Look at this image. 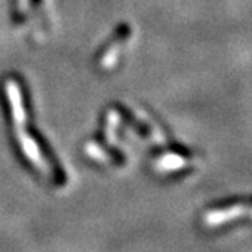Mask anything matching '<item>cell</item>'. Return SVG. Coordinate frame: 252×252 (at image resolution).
Returning a JSON list of instances; mask_svg holds the SVG:
<instances>
[{"label":"cell","mask_w":252,"mask_h":252,"mask_svg":"<svg viewBox=\"0 0 252 252\" xmlns=\"http://www.w3.org/2000/svg\"><path fill=\"white\" fill-rule=\"evenodd\" d=\"M6 90H8V99L11 103V111H12V117H14V123H15V129H17V137L20 140V146H22L25 155L28 157L29 161H32V163L37 166V169H40L44 173H49V166L44 161L43 155L40 154L38 146L35 145L32 137H29V134L26 132V126H25L26 114H25L20 87L15 84V81H8Z\"/></svg>","instance_id":"1"}]
</instances>
